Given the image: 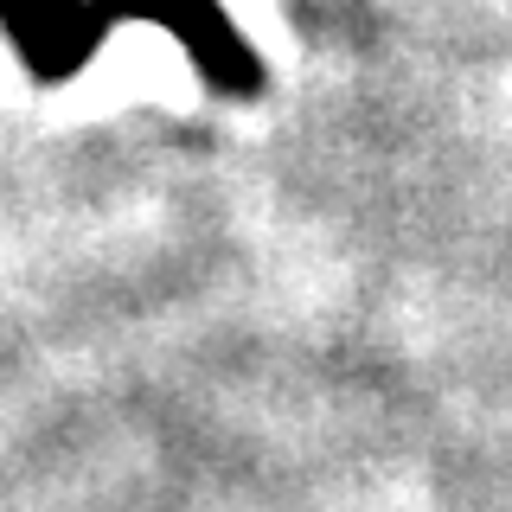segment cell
Wrapping results in <instances>:
<instances>
[{"mask_svg":"<svg viewBox=\"0 0 512 512\" xmlns=\"http://www.w3.org/2000/svg\"><path fill=\"white\" fill-rule=\"evenodd\" d=\"M84 0H0V32L13 39L32 84H71V32Z\"/></svg>","mask_w":512,"mask_h":512,"instance_id":"6da1fadb","label":"cell"}]
</instances>
